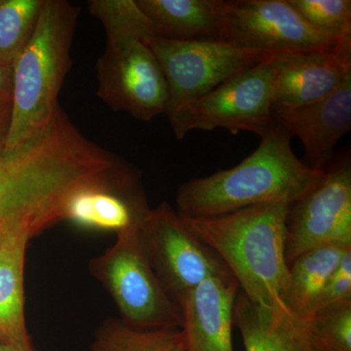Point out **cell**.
Listing matches in <instances>:
<instances>
[{
  "label": "cell",
  "mask_w": 351,
  "mask_h": 351,
  "mask_svg": "<svg viewBox=\"0 0 351 351\" xmlns=\"http://www.w3.org/2000/svg\"><path fill=\"white\" fill-rule=\"evenodd\" d=\"M123 161L78 130L59 108L50 126L14 149L0 152V242L36 237L64 221L69 198L89 186H117Z\"/></svg>",
  "instance_id": "6da1fadb"
},
{
  "label": "cell",
  "mask_w": 351,
  "mask_h": 351,
  "mask_svg": "<svg viewBox=\"0 0 351 351\" xmlns=\"http://www.w3.org/2000/svg\"><path fill=\"white\" fill-rule=\"evenodd\" d=\"M291 138L274 121L256 151L239 165L182 184L176 211L184 218H212L255 205L294 204L316 186L324 170L300 160Z\"/></svg>",
  "instance_id": "7a4b0ae2"
},
{
  "label": "cell",
  "mask_w": 351,
  "mask_h": 351,
  "mask_svg": "<svg viewBox=\"0 0 351 351\" xmlns=\"http://www.w3.org/2000/svg\"><path fill=\"white\" fill-rule=\"evenodd\" d=\"M289 206L269 203L212 218L180 217L223 261L249 300L261 306L287 309L283 295L289 280L285 256Z\"/></svg>",
  "instance_id": "3957f363"
},
{
  "label": "cell",
  "mask_w": 351,
  "mask_h": 351,
  "mask_svg": "<svg viewBox=\"0 0 351 351\" xmlns=\"http://www.w3.org/2000/svg\"><path fill=\"white\" fill-rule=\"evenodd\" d=\"M80 9L66 0H44L38 25L13 64L11 121L4 149L45 131L56 117L58 96L71 69Z\"/></svg>",
  "instance_id": "277c9868"
},
{
  "label": "cell",
  "mask_w": 351,
  "mask_h": 351,
  "mask_svg": "<svg viewBox=\"0 0 351 351\" xmlns=\"http://www.w3.org/2000/svg\"><path fill=\"white\" fill-rule=\"evenodd\" d=\"M140 228L117 233L112 246L90 261L89 270L117 304L120 320L135 329H181L182 311L145 257Z\"/></svg>",
  "instance_id": "5b68a950"
},
{
  "label": "cell",
  "mask_w": 351,
  "mask_h": 351,
  "mask_svg": "<svg viewBox=\"0 0 351 351\" xmlns=\"http://www.w3.org/2000/svg\"><path fill=\"white\" fill-rule=\"evenodd\" d=\"M143 41L156 58L165 77V114L171 126L193 101L274 54L223 41H175L156 36Z\"/></svg>",
  "instance_id": "8992f818"
},
{
  "label": "cell",
  "mask_w": 351,
  "mask_h": 351,
  "mask_svg": "<svg viewBox=\"0 0 351 351\" xmlns=\"http://www.w3.org/2000/svg\"><path fill=\"white\" fill-rule=\"evenodd\" d=\"M138 237L164 290L181 308L189 293L203 281L233 277L223 261L184 225L168 203L151 208Z\"/></svg>",
  "instance_id": "52a82bcc"
},
{
  "label": "cell",
  "mask_w": 351,
  "mask_h": 351,
  "mask_svg": "<svg viewBox=\"0 0 351 351\" xmlns=\"http://www.w3.org/2000/svg\"><path fill=\"white\" fill-rule=\"evenodd\" d=\"M271 55L191 104L171 126L176 138L218 128L263 137L274 122Z\"/></svg>",
  "instance_id": "ba28073f"
},
{
  "label": "cell",
  "mask_w": 351,
  "mask_h": 351,
  "mask_svg": "<svg viewBox=\"0 0 351 351\" xmlns=\"http://www.w3.org/2000/svg\"><path fill=\"white\" fill-rule=\"evenodd\" d=\"M328 244L351 246V159L336 154L316 186L289 206L285 256L288 265L301 254Z\"/></svg>",
  "instance_id": "9c48e42d"
},
{
  "label": "cell",
  "mask_w": 351,
  "mask_h": 351,
  "mask_svg": "<svg viewBox=\"0 0 351 351\" xmlns=\"http://www.w3.org/2000/svg\"><path fill=\"white\" fill-rule=\"evenodd\" d=\"M97 95L141 121L165 114L168 90L156 58L143 40L107 43L96 64Z\"/></svg>",
  "instance_id": "30bf717a"
},
{
  "label": "cell",
  "mask_w": 351,
  "mask_h": 351,
  "mask_svg": "<svg viewBox=\"0 0 351 351\" xmlns=\"http://www.w3.org/2000/svg\"><path fill=\"white\" fill-rule=\"evenodd\" d=\"M339 41L314 29L287 0L226 1L223 43L278 53L322 52L332 50Z\"/></svg>",
  "instance_id": "8fae6325"
},
{
  "label": "cell",
  "mask_w": 351,
  "mask_h": 351,
  "mask_svg": "<svg viewBox=\"0 0 351 351\" xmlns=\"http://www.w3.org/2000/svg\"><path fill=\"white\" fill-rule=\"evenodd\" d=\"M274 108L324 99L351 73V38L322 52H278L270 57Z\"/></svg>",
  "instance_id": "7c38bea8"
},
{
  "label": "cell",
  "mask_w": 351,
  "mask_h": 351,
  "mask_svg": "<svg viewBox=\"0 0 351 351\" xmlns=\"http://www.w3.org/2000/svg\"><path fill=\"white\" fill-rule=\"evenodd\" d=\"M274 119L301 141L306 165L324 170L351 129V73L324 99L301 107L274 108Z\"/></svg>",
  "instance_id": "4fadbf2b"
},
{
  "label": "cell",
  "mask_w": 351,
  "mask_h": 351,
  "mask_svg": "<svg viewBox=\"0 0 351 351\" xmlns=\"http://www.w3.org/2000/svg\"><path fill=\"white\" fill-rule=\"evenodd\" d=\"M239 289L233 277H211L189 293L182 306L186 351H233V307Z\"/></svg>",
  "instance_id": "5bb4252c"
},
{
  "label": "cell",
  "mask_w": 351,
  "mask_h": 351,
  "mask_svg": "<svg viewBox=\"0 0 351 351\" xmlns=\"http://www.w3.org/2000/svg\"><path fill=\"white\" fill-rule=\"evenodd\" d=\"M149 210L142 184L126 188L89 186L69 198L64 219L82 228L119 233L141 228Z\"/></svg>",
  "instance_id": "9a60e30c"
},
{
  "label": "cell",
  "mask_w": 351,
  "mask_h": 351,
  "mask_svg": "<svg viewBox=\"0 0 351 351\" xmlns=\"http://www.w3.org/2000/svg\"><path fill=\"white\" fill-rule=\"evenodd\" d=\"M154 36L175 41H223L225 0H136Z\"/></svg>",
  "instance_id": "2e32d148"
},
{
  "label": "cell",
  "mask_w": 351,
  "mask_h": 351,
  "mask_svg": "<svg viewBox=\"0 0 351 351\" xmlns=\"http://www.w3.org/2000/svg\"><path fill=\"white\" fill-rule=\"evenodd\" d=\"M233 324L241 332L245 351H313L307 321L287 309L261 306L240 292Z\"/></svg>",
  "instance_id": "e0dca14e"
},
{
  "label": "cell",
  "mask_w": 351,
  "mask_h": 351,
  "mask_svg": "<svg viewBox=\"0 0 351 351\" xmlns=\"http://www.w3.org/2000/svg\"><path fill=\"white\" fill-rule=\"evenodd\" d=\"M27 233L0 242V343L21 351H36L25 317L24 269Z\"/></svg>",
  "instance_id": "ac0fdd59"
},
{
  "label": "cell",
  "mask_w": 351,
  "mask_h": 351,
  "mask_svg": "<svg viewBox=\"0 0 351 351\" xmlns=\"http://www.w3.org/2000/svg\"><path fill=\"white\" fill-rule=\"evenodd\" d=\"M351 246L328 244L301 254L289 265L283 304L293 315L307 321L317 311L327 281Z\"/></svg>",
  "instance_id": "d6986e66"
},
{
  "label": "cell",
  "mask_w": 351,
  "mask_h": 351,
  "mask_svg": "<svg viewBox=\"0 0 351 351\" xmlns=\"http://www.w3.org/2000/svg\"><path fill=\"white\" fill-rule=\"evenodd\" d=\"M92 351H186L181 329H135L108 318L95 332Z\"/></svg>",
  "instance_id": "ffe728a7"
},
{
  "label": "cell",
  "mask_w": 351,
  "mask_h": 351,
  "mask_svg": "<svg viewBox=\"0 0 351 351\" xmlns=\"http://www.w3.org/2000/svg\"><path fill=\"white\" fill-rule=\"evenodd\" d=\"M44 0H0V64L13 66L32 38Z\"/></svg>",
  "instance_id": "44dd1931"
},
{
  "label": "cell",
  "mask_w": 351,
  "mask_h": 351,
  "mask_svg": "<svg viewBox=\"0 0 351 351\" xmlns=\"http://www.w3.org/2000/svg\"><path fill=\"white\" fill-rule=\"evenodd\" d=\"M88 7L104 25L107 43L144 40L154 36L151 22L136 0H89Z\"/></svg>",
  "instance_id": "7402d4cb"
},
{
  "label": "cell",
  "mask_w": 351,
  "mask_h": 351,
  "mask_svg": "<svg viewBox=\"0 0 351 351\" xmlns=\"http://www.w3.org/2000/svg\"><path fill=\"white\" fill-rule=\"evenodd\" d=\"M307 326L313 351H351V301L320 308Z\"/></svg>",
  "instance_id": "603a6c76"
},
{
  "label": "cell",
  "mask_w": 351,
  "mask_h": 351,
  "mask_svg": "<svg viewBox=\"0 0 351 351\" xmlns=\"http://www.w3.org/2000/svg\"><path fill=\"white\" fill-rule=\"evenodd\" d=\"M316 31L337 40L351 38L350 0H287Z\"/></svg>",
  "instance_id": "cb8c5ba5"
},
{
  "label": "cell",
  "mask_w": 351,
  "mask_h": 351,
  "mask_svg": "<svg viewBox=\"0 0 351 351\" xmlns=\"http://www.w3.org/2000/svg\"><path fill=\"white\" fill-rule=\"evenodd\" d=\"M346 301H351V250L346 252L327 281L318 302L317 311Z\"/></svg>",
  "instance_id": "d4e9b609"
},
{
  "label": "cell",
  "mask_w": 351,
  "mask_h": 351,
  "mask_svg": "<svg viewBox=\"0 0 351 351\" xmlns=\"http://www.w3.org/2000/svg\"><path fill=\"white\" fill-rule=\"evenodd\" d=\"M11 121V99L0 98V152L5 147Z\"/></svg>",
  "instance_id": "484cf974"
},
{
  "label": "cell",
  "mask_w": 351,
  "mask_h": 351,
  "mask_svg": "<svg viewBox=\"0 0 351 351\" xmlns=\"http://www.w3.org/2000/svg\"><path fill=\"white\" fill-rule=\"evenodd\" d=\"M13 66L0 64V98L11 99L12 95Z\"/></svg>",
  "instance_id": "4316f807"
},
{
  "label": "cell",
  "mask_w": 351,
  "mask_h": 351,
  "mask_svg": "<svg viewBox=\"0 0 351 351\" xmlns=\"http://www.w3.org/2000/svg\"><path fill=\"white\" fill-rule=\"evenodd\" d=\"M1 345V343H0ZM1 351H21L18 348H14V346L1 345Z\"/></svg>",
  "instance_id": "83f0119b"
},
{
  "label": "cell",
  "mask_w": 351,
  "mask_h": 351,
  "mask_svg": "<svg viewBox=\"0 0 351 351\" xmlns=\"http://www.w3.org/2000/svg\"><path fill=\"white\" fill-rule=\"evenodd\" d=\"M0 351H1V345H0Z\"/></svg>",
  "instance_id": "f1b7e54d"
}]
</instances>
